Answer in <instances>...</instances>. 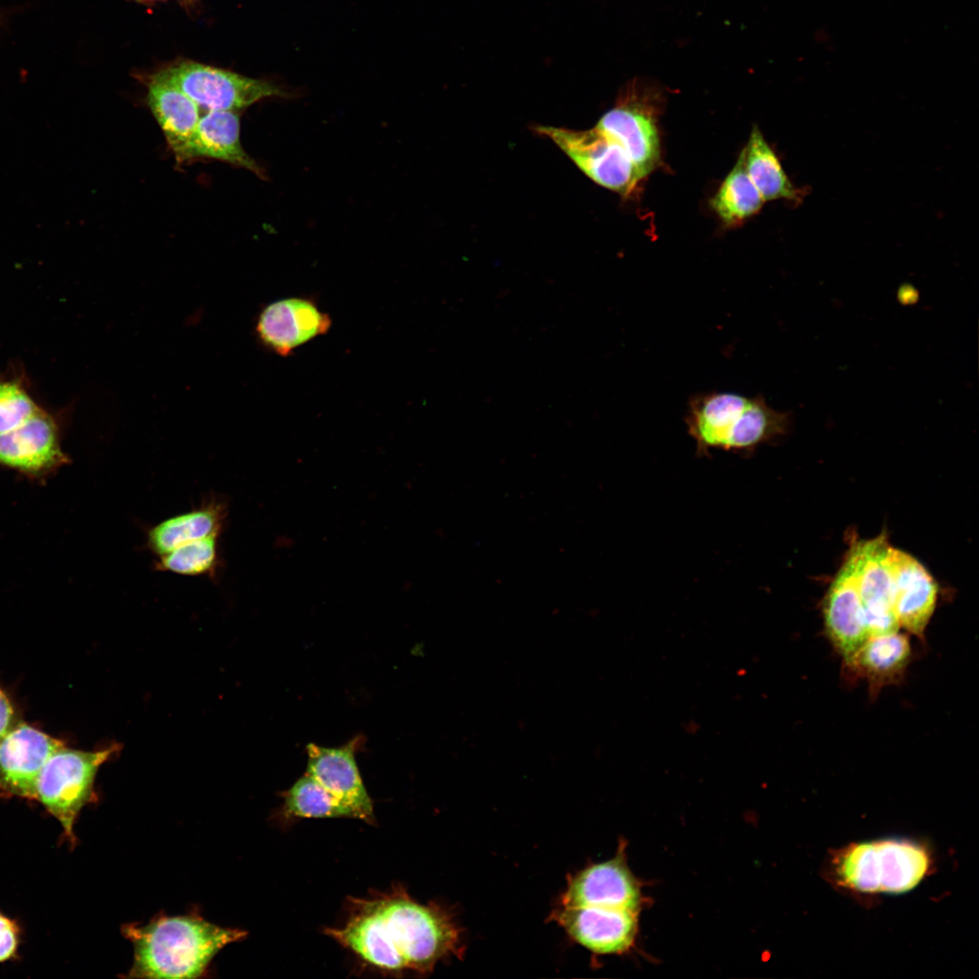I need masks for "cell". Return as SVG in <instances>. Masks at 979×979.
Listing matches in <instances>:
<instances>
[{
	"label": "cell",
	"instance_id": "1",
	"mask_svg": "<svg viewBox=\"0 0 979 979\" xmlns=\"http://www.w3.org/2000/svg\"><path fill=\"white\" fill-rule=\"evenodd\" d=\"M325 934L363 963L388 974L428 973L460 951L450 913L414 900L401 885L348 900L347 916Z\"/></svg>",
	"mask_w": 979,
	"mask_h": 979
},
{
	"label": "cell",
	"instance_id": "2",
	"mask_svg": "<svg viewBox=\"0 0 979 979\" xmlns=\"http://www.w3.org/2000/svg\"><path fill=\"white\" fill-rule=\"evenodd\" d=\"M121 933L133 946L129 978L202 977L222 948L246 936L243 930L219 926L196 913L127 924Z\"/></svg>",
	"mask_w": 979,
	"mask_h": 979
},
{
	"label": "cell",
	"instance_id": "3",
	"mask_svg": "<svg viewBox=\"0 0 979 979\" xmlns=\"http://www.w3.org/2000/svg\"><path fill=\"white\" fill-rule=\"evenodd\" d=\"M685 423L699 457L717 449L749 457L788 433L790 414L772 409L761 395L709 392L690 398Z\"/></svg>",
	"mask_w": 979,
	"mask_h": 979
},
{
	"label": "cell",
	"instance_id": "4",
	"mask_svg": "<svg viewBox=\"0 0 979 979\" xmlns=\"http://www.w3.org/2000/svg\"><path fill=\"white\" fill-rule=\"evenodd\" d=\"M931 867L930 852L922 843L906 838H884L834 850L827 877L855 894H901L919 885Z\"/></svg>",
	"mask_w": 979,
	"mask_h": 979
},
{
	"label": "cell",
	"instance_id": "5",
	"mask_svg": "<svg viewBox=\"0 0 979 979\" xmlns=\"http://www.w3.org/2000/svg\"><path fill=\"white\" fill-rule=\"evenodd\" d=\"M117 745L95 751L69 749L55 751L42 769L36 782L35 799L61 823L70 843L82 809L95 800L94 780L99 767L117 751Z\"/></svg>",
	"mask_w": 979,
	"mask_h": 979
},
{
	"label": "cell",
	"instance_id": "6",
	"mask_svg": "<svg viewBox=\"0 0 979 979\" xmlns=\"http://www.w3.org/2000/svg\"><path fill=\"white\" fill-rule=\"evenodd\" d=\"M155 74L174 84L207 111H238L267 98L293 95L269 81L190 61L172 63Z\"/></svg>",
	"mask_w": 979,
	"mask_h": 979
},
{
	"label": "cell",
	"instance_id": "7",
	"mask_svg": "<svg viewBox=\"0 0 979 979\" xmlns=\"http://www.w3.org/2000/svg\"><path fill=\"white\" fill-rule=\"evenodd\" d=\"M535 131L550 139L590 179L623 197L643 179L619 143L596 126L583 131L538 126Z\"/></svg>",
	"mask_w": 979,
	"mask_h": 979
},
{
	"label": "cell",
	"instance_id": "8",
	"mask_svg": "<svg viewBox=\"0 0 979 979\" xmlns=\"http://www.w3.org/2000/svg\"><path fill=\"white\" fill-rule=\"evenodd\" d=\"M655 93L631 86L596 125L624 149L643 179L659 163L660 138L654 117Z\"/></svg>",
	"mask_w": 979,
	"mask_h": 979
},
{
	"label": "cell",
	"instance_id": "9",
	"mask_svg": "<svg viewBox=\"0 0 979 979\" xmlns=\"http://www.w3.org/2000/svg\"><path fill=\"white\" fill-rule=\"evenodd\" d=\"M354 742L341 748L307 745L305 773L332 798L343 818L375 822L373 801L361 778L355 758Z\"/></svg>",
	"mask_w": 979,
	"mask_h": 979
},
{
	"label": "cell",
	"instance_id": "10",
	"mask_svg": "<svg viewBox=\"0 0 979 979\" xmlns=\"http://www.w3.org/2000/svg\"><path fill=\"white\" fill-rule=\"evenodd\" d=\"M641 887L629 869L625 846L606 861L589 865L568 878L560 905L587 906L640 911L644 904Z\"/></svg>",
	"mask_w": 979,
	"mask_h": 979
},
{
	"label": "cell",
	"instance_id": "11",
	"mask_svg": "<svg viewBox=\"0 0 979 979\" xmlns=\"http://www.w3.org/2000/svg\"><path fill=\"white\" fill-rule=\"evenodd\" d=\"M888 546L883 533L868 540L855 538L848 549L854 560L869 636L896 632L899 628L893 609V582L887 560Z\"/></svg>",
	"mask_w": 979,
	"mask_h": 979
},
{
	"label": "cell",
	"instance_id": "12",
	"mask_svg": "<svg viewBox=\"0 0 979 979\" xmlns=\"http://www.w3.org/2000/svg\"><path fill=\"white\" fill-rule=\"evenodd\" d=\"M638 912L600 906H559L552 914L573 940L601 955L629 950L638 931Z\"/></svg>",
	"mask_w": 979,
	"mask_h": 979
},
{
	"label": "cell",
	"instance_id": "13",
	"mask_svg": "<svg viewBox=\"0 0 979 979\" xmlns=\"http://www.w3.org/2000/svg\"><path fill=\"white\" fill-rule=\"evenodd\" d=\"M68 462L56 420L41 407L17 427L0 432V464L42 475Z\"/></svg>",
	"mask_w": 979,
	"mask_h": 979
},
{
	"label": "cell",
	"instance_id": "14",
	"mask_svg": "<svg viewBox=\"0 0 979 979\" xmlns=\"http://www.w3.org/2000/svg\"><path fill=\"white\" fill-rule=\"evenodd\" d=\"M64 744L31 725L21 723L0 741V790L35 799L38 776L50 756Z\"/></svg>",
	"mask_w": 979,
	"mask_h": 979
},
{
	"label": "cell",
	"instance_id": "15",
	"mask_svg": "<svg viewBox=\"0 0 979 979\" xmlns=\"http://www.w3.org/2000/svg\"><path fill=\"white\" fill-rule=\"evenodd\" d=\"M331 326L327 314L310 299L289 297L267 305L259 314L256 331L262 344L278 355L325 334Z\"/></svg>",
	"mask_w": 979,
	"mask_h": 979
},
{
	"label": "cell",
	"instance_id": "16",
	"mask_svg": "<svg viewBox=\"0 0 979 979\" xmlns=\"http://www.w3.org/2000/svg\"><path fill=\"white\" fill-rule=\"evenodd\" d=\"M887 560L893 582V609L898 625L922 638L935 608L937 586L918 560L890 545Z\"/></svg>",
	"mask_w": 979,
	"mask_h": 979
},
{
	"label": "cell",
	"instance_id": "17",
	"mask_svg": "<svg viewBox=\"0 0 979 979\" xmlns=\"http://www.w3.org/2000/svg\"><path fill=\"white\" fill-rule=\"evenodd\" d=\"M823 617L827 635L844 661L869 637L849 551L825 596Z\"/></svg>",
	"mask_w": 979,
	"mask_h": 979
},
{
	"label": "cell",
	"instance_id": "18",
	"mask_svg": "<svg viewBox=\"0 0 979 979\" xmlns=\"http://www.w3.org/2000/svg\"><path fill=\"white\" fill-rule=\"evenodd\" d=\"M147 105L159 124L176 162H189V149L200 114L199 106L170 82L152 74L147 82Z\"/></svg>",
	"mask_w": 979,
	"mask_h": 979
},
{
	"label": "cell",
	"instance_id": "19",
	"mask_svg": "<svg viewBox=\"0 0 979 979\" xmlns=\"http://www.w3.org/2000/svg\"><path fill=\"white\" fill-rule=\"evenodd\" d=\"M214 160L242 168L267 180L265 169L250 157L240 141L238 111L209 110L200 116L189 149V162Z\"/></svg>",
	"mask_w": 979,
	"mask_h": 979
},
{
	"label": "cell",
	"instance_id": "20",
	"mask_svg": "<svg viewBox=\"0 0 979 979\" xmlns=\"http://www.w3.org/2000/svg\"><path fill=\"white\" fill-rule=\"evenodd\" d=\"M907 637L898 631L869 636L861 647L844 661L849 674L865 678L873 694L898 682L909 661Z\"/></svg>",
	"mask_w": 979,
	"mask_h": 979
},
{
	"label": "cell",
	"instance_id": "21",
	"mask_svg": "<svg viewBox=\"0 0 979 979\" xmlns=\"http://www.w3.org/2000/svg\"><path fill=\"white\" fill-rule=\"evenodd\" d=\"M227 508L223 501L210 499L190 511L170 517L153 526L147 545L158 556L189 542L219 536Z\"/></svg>",
	"mask_w": 979,
	"mask_h": 979
},
{
	"label": "cell",
	"instance_id": "22",
	"mask_svg": "<svg viewBox=\"0 0 979 979\" xmlns=\"http://www.w3.org/2000/svg\"><path fill=\"white\" fill-rule=\"evenodd\" d=\"M743 150L747 173L764 202L780 199L798 200L799 191L756 126Z\"/></svg>",
	"mask_w": 979,
	"mask_h": 979
},
{
	"label": "cell",
	"instance_id": "23",
	"mask_svg": "<svg viewBox=\"0 0 979 979\" xmlns=\"http://www.w3.org/2000/svg\"><path fill=\"white\" fill-rule=\"evenodd\" d=\"M764 200L750 179L744 150L711 200V206L726 225H735L757 213Z\"/></svg>",
	"mask_w": 979,
	"mask_h": 979
},
{
	"label": "cell",
	"instance_id": "24",
	"mask_svg": "<svg viewBox=\"0 0 979 979\" xmlns=\"http://www.w3.org/2000/svg\"><path fill=\"white\" fill-rule=\"evenodd\" d=\"M219 536H210L181 545L159 556L158 570L183 576L213 575L218 566Z\"/></svg>",
	"mask_w": 979,
	"mask_h": 979
},
{
	"label": "cell",
	"instance_id": "25",
	"mask_svg": "<svg viewBox=\"0 0 979 979\" xmlns=\"http://www.w3.org/2000/svg\"><path fill=\"white\" fill-rule=\"evenodd\" d=\"M39 408L22 378L0 379V432L17 427Z\"/></svg>",
	"mask_w": 979,
	"mask_h": 979
},
{
	"label": "cell",
	"instance_id": "26",
	"mask_svg": "<svg viewBox=\"0 0 979 979\" xmlns=\"http://www.w3.org/2000/svg\"><path fill=\"white\" fill-rule=\"evenodd\" d=\"M19 945V929L15 922L0 913V963L13 958Z\"/></svg>",
	"mask_w": 979,
	"mask_h": 979
},
{
	"label": "cell",
	"instance_id": "27",
	"mask_svg": "<svg viewBox=\"0 0 979 979\" xmlns=\"http://www.w3.org/2000/svg\"><path fill=\"white\" fill-rule=\"evenodd\" d=\"M14 719V710L10 701L0 689V741L11 730Z\"/></svg>",
	"mask_w": 979,
	"mask_h": 979
}]
</instances>
